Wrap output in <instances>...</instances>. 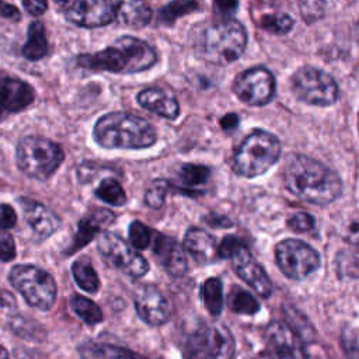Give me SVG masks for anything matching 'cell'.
Wrapping results in <instances>:
<instances>
[{"label": "cell", "mask_w": 359, "mask_h": 359, "mask_svg": "<svg viewBox=\"0 0 359 359\" xmlns=\"http://www.w3.org/2000/svg\"><path fill=\"white\" fill-rule=\"evenodd\" d=\"M48 39L45 27L41 21H34L28 27V39L21 49V53L28 60H39L48 53Z\"/></svg>", "instance_id": "obj_25"}, {"label": "cell", "mask_w": 359, "mask_h": 359, "mask_svg": "<svg viewBox=\"0 0 359 359\" xmlns=\"http://www.w3.org/2000/svg\"><path fill=\"white\" fill-rule=\"evenodd\" d=\"M203 55L215 65H229L237 60L247 45L245 27L237 20L216 22L203 34Z\"/></svg>", "instance_id": "obj_6"}, {"label": "cell", "mask_w": 359, "mask_h": 359, "mask_svg": "<svg viewBox=\"0 0 359 359\" xmlns=\"http://www.w3.org/2000/svg\"><path fill=\"white\" fill-rule=\"evenodd\" d=\"M129 240L136 250H146L153 240V230L139 220H135L129 226Z\"/></svg>", "instance_id": "obj_35"}, {"label": "cell", "mask_w": 359, "mask_h": 359, "mask_svg": "<svg viewBox=\"0 0 359 359\" xmlns=\"http://www.w3.org/2000/svg\"><path fill=\"white\" fill-rule=\"evenodd\" d=\"M231 265L238 278L251 286L261 297L272 294V282L264 268L255 261L250 250L241 243L230 255Z\"/></svg>", "instance_id": "obj_15"}, {"label": "cell", "mask_w": 359, "mask_h": 359, "mask_svg": "<svg viewBox=\"0 0 359 359\" xmlns=\"http://www.w3.org/2000/svg\"><path fill=\"white\" fill-rule=\"evenodd\" d=\"M280 151V142L275 135L254 129L234 149L230 164L236 174L254 178L268 171L279 160Z\"/></svg>", "instance_id": "obj_4"}, {"label": "cell", "mask_w": 359, "mask_h": 359, "mask_svg": "<svg viewBox=\"0 0 359 359\" xmlns=\"http://www.w3.org/2000/svg\"><path fill=\"white\" fill-rule=\"evenodd\" d=\"M93 136L107 149H146L157 140V133L149 121L129 112L102 115L94 125Z\"/></svg>", "instance_id": "obj_3"}, {"label": "cell", "mask_w": 359, "mask_h": 359, "mask_svg": "<svg viewBox=\"0 0 359 359\" xmlns=\"http://www.w3.org/2000/svg\"><path fill=\"white\" fill-rule=\"evenodd\" d=\"M290 84L293 94L309 105L327 107L338 98V86L334 77L313 66H304L294 72Z\"/></svg>", "instance_id": "obj_9"}, {"label": "cell", "mask_w": 359, "mask_h": 359, "mask_svg": "<svg viewBox=\"0 0 359 359\" xmlns=\"http://www.w3.org/2000/svg\"><path fill=\"white\" fill-rule=\"evenodd\" d=\"M70 307L72 310L88 325H94L102 321V311L101 309L90 299L74 294L70 299Z\"/></svg>", "instance_id": "obj_29"}, {"label": "cell", "mask_w": 359, "mask_h": 359, "mask_svg": "<svg viewBox=\"0 0 359 359\" xmlns=\"http://www.w3.org/2000/svg\"><path fill=\"white\" fill-rule=\"evenodd\" d=\"M227 304L231 311L237 314H247L252 316L259 311V303L258 300L247 290L234 286L227 297Z\"/></svg>", "instance_id": "obj_28"}, {"label": "cell", "mask_w": 359, "mask_h": 359, "mask_svg": "<svg viewBox=\"0 0 359 359\" xmlns=\"http://www.w3.org/2000/svg\"><path fill=\"white\" fill-rule=\"evenodd\" d=\"M259 25H261V28H264L265 31H268L271 34L282 35V34H287L293 28L294 21L286 13L273 11V13L264 14L262 18L259 20Z\"/></svg>", "instance_id": "obj_31"}, {"label": "cell", "mask_w": 359, "mask_h": 359, "mask_svg": "<svg viewBox=\"0 0 359 359\" xmlns=\"http://www.w3.org/2000/svg\"><path fill=\"white\" fill-rule=\"evenodd\" d=\"M95 195L97 198H100L101 201L112 206H122L126 202V195L123 188L116 180H112V178L102 180L95 189Z\"/></svg>", "instance_id": "obj_30"}, {"label": "cell", "mask_w": 359, "mask_h": 359, "mask_svg": "<svg viewBox=\"0 0 359 359\" xmlns=\"http://www.w3.org/2000/svg\"><path fill=\"white\" fill-rule=\"evenodd\" d=\"M234 338L222 324H202L187 338L182 348L184 359H233Z\"/></svg>", "instance_id": "obj_7"}, {"label": "cell", "mask_w": 359, "mask_h": 359, "mask_svg": "<svg viewBox=\"0 0 359 359\" xmlns=\"http://www.w3.org/2000/svg\"><path fill=\"white\" fill-rule=\"evenodd\" d=\"M195 8H198V3L195 1H172L160 10L158 21H163L164 24H171L178 17L194 11Z\"/></svg>", "instance_id": "obj_33"}, {"label": "cell", "mask_w": 359, "mask_h": 359, "mask_svg": "<svg viewBox=\"0 0 359 359\" xmlns=\"http://www.w3.org/2000/svg\"><path fill=\"white\" fill-rule=\"evenodd\" d=\"M201 296L206 310L217 317L223 310V285L219 278H208L202 283Z\"/></svg>", "instance_id": "obj_27"}, {"label": "cell", "mask_w": 359, "mask_h": 359, "mask_svg": "<svg viewBox=\"0 0 359 359\" xmlns=\"http://www.w3.org/2000/svg\"><path fill=\"white\" fill-rule=\"evenodd\" d=\"M17 223V213L15 210L7 205L0 203V229H11Z\"/></svg>", "instance_id": "obj_39"}, {"label": "cell", "mask_w": 359, "mask_h": 359, "mask_svg": "<svg viewBox=\"0 0 359 359\" xmlns=\"http://www.w3.org/2000/svg\"><path fill=\"white\" fill-rule=\"evenodd\" d=\"M115 219L114 213L108 209H94L88 212L77 226V233L70 244V248L66 250V254H73L77 250L83 248L104 226L109 224Z\"/></svg>", "instance_id": "obj_22"}, {"label": "cell", "mask_w": 359, "mask_h": 359, "mask_svg": "<svg viewBox=\"0 0 359 359\" xmlns=\"http://www.w3.org/2000/svg\"><path fill=\"white\" fill-rule=\"evenodd\" d=\"M299 6L303 18L307 21V24H310L323 17L325 4L320 1H302Z\"/></svg>", "instance_id": "obj_37"}, {"label": "cell", "mask_w": 359, "mask_h": 359, "mask_svg": "<svg viewBox=\"0 0 359 359\" xmlns=\"http://www.w3.org/2000/svg\"><path fill=\"white\" fill-rule=\"evenodd\" d=\"M346 241L348 244L359 252V222H352L346 231Z\"/></svg>", "instance_id": "obj_40"}, {"label": "cell", "mask_w": 359, "mask_h": 359, "mask_svg": "<svg viewBox=\"0 0 359 359\" xmlns=\"http://www.w3.org/2000/svg\"><path fill=\"white\" fill-rule=\"evenodd\" d=\"M0 359H10L7 349L4 346H1V345H0Z\"/></svg>", "instance_id": "obj_45"}, {"label": "cell", "mask_w": 359, "mask_h": 359, "mask_svg": "<svg viewBox=\"0 0 359 359\" xmlns=\"http://www.w3.org/2000/svg\"><path fill=\"white\" fill-rule=\"evenodd\" d=\"M238 125V115L237 114H226L222 119H220V126L224 129V130H231L234 129L236 126Z\"/></svg>", "instance_id": "obj_43"}, {"label": "cell", "mask_w": 359, "mask_h": 359, "mask_svg": "<svg viewBox=\"0 0 359 359\" xmlns=\"http://www.w3.org/2000/svg\"><path fill=\"white\" fill-rule=\"evenodd\" d=\"M171 184L165 180H154L144 194V203L151 209H158L164 203V198L170 191Z\"/></svg>", "instance_id": "obj_34"}, {"label": "cell", "mask_w": 359, "mask_h": 359, "mask_svg": "<svg viewBox=\"0 0 359 359\" xmlns=\"http://www.w3.org/2000/svg\"><path fill=\"white\" fill-rule=\"evenodd\" d=\"M79 353L83 359H147L130 349L97 342H86L80 345Z\"/></svg>", "instance_id": "obj_23"}, {"label": "cell", "mask_w": 359, "mask_h": 359, "mask_svg": "<svg viewBox=\"0 0 359 359\" xmlns=\"http://www.w3.org/2000/svg\"><path fill=\"white\" fill-rule=\"evenodd\" d=\"M22 7L31 14V15H41L48 8V4L45 1H22Z\"/></svg>", "instance_id": "obj_42"}, {"label": "cell", "mask_w": 359, "mask_h": 359, "mask_svg": "<svg viewBox=\"0 0 359 359\" xmlns=\"http://www.w3.org/2000/svg\"><path fill=\"white\" fill-rule=\"evenodd\" d=\"M0 15L4 18H8L11 21H18L21 18L18 8L15 6L4 3V1H0Z\"/></svg>", "instance_id": "obj_41"}, {"label": "cell", "mask_w": 359, "mask_h": 359, "mask_svg": "<svg viewBox=\"0 0 359 359\" xmlns=\"http://www.w3.org/2000/svg\"><path fill=\"white\" fill-rule=\"evenodd\" d=\"M8 280L29 306L39 310L53 306L56 283L46 271L35 265H15L8 273Z\"/></svg>", "instance_id": "obj_8"}, {"label": "cell", "mask_w": 359, "mask_h": 359, "mask_svg": "<svg viewBox=\"0 0 359 359\" xmlns=\"http://www.w3.org/2000/svg\"><path fill=\"white\" fill-rule=\"evenodd\" d=\"M184 247L198 264H212L219 258L215 237L201 227H189L187 230Z\"/></svg>", "instance_id": "obj_20"}, {"label": "cell", "mask_w": 359, "mask_h": 359, "mask_svg": "<svg viewBox=\"0 0 359 359\" xmlns=\"http://www.w3.org/2000/svg\"><path fill=\"white\" fill-rule=\"evenodd\" d=\"M215 7H216V8H223V7H224V8H226L224 13H229V11L231 13V10L237 7V3H230V1H219V3H217V1H216V3H215Z\"/></svg>", "instance_id": "obj_44"}, {"label": "cell", "mask_w": 359, "mask_h": 359, "mask_svg": "<svg viewBox=\"0 0 359 359\" xmlns=\"http://www.w3.org/2000/svg\"><path fill=\"white\" fill-rule=\"evenodd\" d=\"M121 1L114 0H79L70 3H60L63 6L65 18L70 22L94 28L109 24L118 14Z\"/></svg>", "instance_id": "obj_13"}, {"label": "cell", "mask_w": 359, "mask_h": 359, "mask_svg": "<svg viewBox=\"0 0 359 359\" xmlns=\"http://www.w3.org/2000/svg\"><path fill=\"white\" fill-rule=\"evenodd\" d=\"M14 257H15L14 238L8 233L0 230V261L8 262Z\"/></svg>", "instance_id": "obj_38"}, {"label": "cell", "mask_w": 359, "mask_h": 359, "mask_svg": "<svg viewBox=\"0 0 359 359\" xmlns=\"http://www.w3.org/2000/svg\"><path fill=\"white\" fill-rule=\"evenodd\" d=\"M135 309L137 316L149 325L157 327L171 317V306L167 297L153 285H143L135 293Z\"/></svg>", "instance_id": "obj_16"}, {"label": "cell", "mask_w": 359, "mask_h": 359, "mask_svg": "<svg viewBox=\"0 0 359 359\" xmlns=\"http://www.w3.org/2000/svg\"><path fill=\"white\" fill-rule=\"evenodd\" d=\"M283 181L290 194L313 205H328L342 194L339 175L321 161L304 154L287 157L283 167Z\"/></svg>", "instance_id": "obj_1"}, {"label": "cell", "mask_w": 359, "mask_h": 359, "mask_svg": "<svg viewBox=\"0 0 359 359\" xmlns=\"http://www.w3.org/2000/svg\"><path fill=\"white\" fill-rule=\"evenodd\" d=\"M116 18L130 28H142L151 18V8L144 1H123L119 4Z\"/></svg>", "instance_id": "obj_24"}, {"label": "cell", "mask_w": 359, "mask_h": 359, "mask_svg": "<svg viewBox=\"0 0 359 359\" xmlns=\"http://www.w3.org/2000/svg\"><path fill=\"white\" fill-rule=\"evenodd\" d=\"M18 168L29 178L45 181L62 164L65 153L62 147L41 136H25L17 146Z\"/></svg>", "instance_id": "obj_5"}, {"label": "cell", "mask_w": 359, "mask_h": 359, "mask_svg": "<svg viewBox=\"0 0 359 359\" xmlns=\"http://www.w3.org/2000/svg\"><path fill=\"white\" fill-rule=\"evenodd\" d=\"M275 261L283 275L293 280H303L320 266V254L299 238H286L275 248Z\"/></svg>", "instance_id": "obj_10"}, {"label": "cell", "mask_w": 359, "mask_h": 359, "mask_svg": "<svg viewBox=\"0 0 359 359\" xmlns=\"http://www.w3.org/2000/svg\"><path fill=\"white\" fill-rule=\"evenodd\" d=\"M76 62L88 70L132 74L154 66L157 53L147 42L125 35L97 53L79 55Z\"/></svg>", "instance_id": "obj_2"}, {"label": "cell", "mask_w": 359, "mask_h": 359, "mask_svg": "<svg viewBox=\"0 0 359 359\" xmlns=\"http://www.w3.org/2000/svg\"><path fill=\"white\" fill-rule=\"evenodd\" d=\"M97 245L102 258L123 273L132 278H140L147 273L149 262L146 258L119 236L104 231L100 234Z\"/></svg>", "instance_id": "obj_11"}, {"label": "cell", "mask_w": 359, "mask_h": 359, "mask_svg": "<svg viewBox=\"0 0 359 359\" xmlns=\"http://www.w3.org/2000/svg\"><path fill=\"white\" fill-rule=\"evenodd\" d=\"M265 346L271 359H307L302 335L283 321H272L265 330Z\"/></svg>", "instance_id": "obj_14"}, {"label": "cell", "mask_w": 359, "mask_h": 359, "mask_svg": "<svg viewBox=\"0 0 359 359\" xmlns=\"http://www.w3.org/2000/svg\"><path fill=\"white\" fill-rule=\"evenodd\" d=\"M20 206L24 212V219L35 231V234L41 238H48L59 229L60 219L57 217V215L41 202L21 198Z\"/></svg>", "instance_id": "obj_19"}, {"label": "cell", "mask_w": 359, "mask_h": 359, "mask_svg": "<svg viewBox=\"0 0 359 359\" xmlns=\"http://www.w3.org/2000/svg\"><path fill=\"white\" fill-rule=\"evenodd\" d=\"M72 273H73L76 283L83 290H86L88 293H95L100 289L98 275H97L93 264L88 261V258L81 257V258L76 259L72 265Z\"/></svg>", "instance_id": "obj_26"}, {"label": "cell", "mask_w": 359, "mask_h": 359, "mask_svg": "<svg viewBox=\"0 0 359 359\" xmlns=\"http://www.w3.org/2000/svg\"><path fill=\"white\" fill-rule=\"evenodd\" d=\"M209 174H210V170L206 165L184 164L180 170V181L185 187H198L208 181Z\"/></svg>", "instance_id": "obj_32"}, {"label": "cell", "mask_w": 359, "mask_h": 359, "mask_svg": "<svg viewBox=\"0 0 359 359\" xmlns=\"http://www.w3.org/2000/svg\"><path fill=\"white\" fill-rule=\"evenodd\" d=\"M286 224L294 233H306L314 227V217L306 212H297L287 217Z\"/></svg>", "instance_id": "obj_36"}, {"label": "cell", "mask_w": 359, "mask_h": 359, "mask_svg": "<svg viewBox=\"0 0 359 359\" xmlns=\"http://www.w3.org/2000/svg\"><path fill=\"white\" fill-rule=\"evenodd\" d=\"M275 77L264 66H257L241 72L234 83V94L247 105H265L275 95Z\"/></svg>", "instance_id": "obj_12"}, {"label": "cell", "mask_w": 359, "mask_h": 359, "mask_svg": "<svg viewBox=\"0 0 359 359\" xmlns=\"http://www.w3.org/2000/svg\"><path fill=\"white\" fill-rule=\"evenodd\" d=\"M153 234L151 248L158 262L171 276H182L188 266L182 247L177 243V240L168 236L160 234L157 231H153Z\"/></svg>", "instance_id": "obj_18"}, {"label": "cell", "mask_w": 359, "mask_h": 359, "mask_svg": "<svg viewBox=\"0 0 359 359\" xmlns=\"http://www.w3.org/2000/svg\"><path fill=\"white\" fill-rule=\"evenodd\" d=\"M34 90L32 87L14 77H1L0 79V119L4 115L15 114L34 102Z\"/></svg>", "instance_id": "obj_17"}, {"label": "cell", "mask_w": 359, "mask_h": 359, "mask_svg": "<svg viewBox=\"0 0 359 359\" xmlns=\"http://www.w3.org/2000/svg\"><path fill=\"white\" fill-rule=\"evenodd\" d=\"M137 102L144 109L163 116L165 119H175L180 114V104L174 94L167 90L151 87L142 90L137 94Z\"/></svg>", "instance_id": "obj_21"}]
</instances>
